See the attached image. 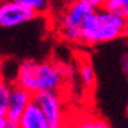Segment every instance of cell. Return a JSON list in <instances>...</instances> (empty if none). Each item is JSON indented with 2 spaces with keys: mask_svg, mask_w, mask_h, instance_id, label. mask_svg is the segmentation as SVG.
I'll use <instances>...</instances> for the list:
<instances>
[{
  "mask_svg": "<svg viewBox=\"0 0 128 128\" xmlns=\"http://www.w3.org/2000/svg\"><path fill=\"white\" fill-rule=\"evenodd\" d=\"M16 84L28 92H63L66 80L61 72V63L49 60H25L18 66Z\"/></svg>",
  "mask_w": 128,
  "mask_h": 128,
  "instance_id": "cell-1",
  "label": "cell"
},
{
  "mask_svg": "<svg viewBox=\"0 0 128 128\" xmlns=\"http://www.w3.org/2000/svg\"><path fill=\"white\" fill-rule=\"evenodd\" d=\"M127 20L110 13L103 7L96 8L82 24L81 35L84 45H96L113 42L125 35Z\"/></svg>",
  "mask_w": 128,
  "mask_h": 128,
  "instance_id": "cell-2",
  "label": "cell"
},
{
  "mask_svg": "<svg viewBox=\"0 0 128 128\" xmlns=\"http://www.w3.org/2000/svg\"><path fill=\"white\" fill-rule=\"evenodd\" d=\"M96 8L98 7L88 0H70L63 7L57 20V31L60 36L71 43H82V24Z\"/></svg>",
  "mask_w": 128,
  "mask_h": 128,
  "instance_id": "cell-3",
  "label": "cell"
},
{
  "mask_svg": "<svg viewBox=\"0 0 128 128\" xmlns=\"http://www.w3.org/2000/svg\"><path fill=\"white\" fill-rule=\"evenodd\" d=\"M32 102L38 106L48 121L54 128H66L70 114L64 106V98L61 92H39L32 95Z\"/></svg>",
  "mask_w": 128,
  "mask_h": 128,
  "instance_id": "cell-4",
  "label": "cell"
},
{
  "mask_svg": "<svg viewBox=\"0 0 128 128\" xmlns=\"http://www.w3.org/2000/svg\"><path fill=\"white\" fill-rule=\"evenodd\" d=\"M36 18V14L14 0H0V28H14Z\"/></svg>",
  "mask_w": 128,
  "mask_h": 128,
  "instance_id": "cell-5",
  "label": "cell"
},
{
  "mask_svg": "<svg viewBox=\"0 0 128 128\" xmlns=\"http://www.w3.org/2000/svg\"><path fill=\"white\" fill-rule=\"evenodd\" d=\"M32 100V93L24 89L17 84L11 85L10 88V95H8V103H7V113L6 117L8 121L18 122L21 114L24 113L25 107L31 103Z\"/></svg>",
  "mask_w": 128,
  "mask_h": 128,
  "instance_id": "cell-6",
  "label": "cell"
},
{
  "mask_svg": "<svg viewBox=\"0 0 128 128\" xmlns=\"http://www.w3.org/2000/svg\"><path fill=\"white\" fill-rule=\"evenodd\" d=\"M20 128H54L48 121L38 106L31 100L18 120Z\"/></svg>",
  "mask_w": 128,
  "mask_h": 128,
  "instance_id": "cell-7",
  "label": "cell"
},
{
  "mask_svg": "<svg viewBox=\"0 0 128 128\" xmlns=\"http://www.w3.org/2000/svg\"><path fill=\"white\" fill-rule=\"evenodd\" d=\"M66 128H110L109 124L99 116L82 113L78 116H70Z\"/></svg>",
  "mask_w": 128,
  "mask_h": 128,
  "instance_id": "cell-8",
  "label": "cell"
},
{
  "mask_svg": "<svg viewBox=\"0 0 128 128\" xmlns=\"http://www.w3.org/2000/svg\"><path fill=\"white\" fill-rule=\"evenodd\" d=\"M78 78L81 81V85H82L85 89H90V88L95 86V82H96V74L93 71L92 64L89 63L88 60H82L78 66Z\"/></svg>",
  "mask_w": 128,
  "mask_h": 128,
  "instance_id": "cell-9",
  "label": "cell"
},
{
  "mask_svg": "<svg viewBox=\"0 0 128 128\" xmlns=\"http://www.w3.org/2000/svg\"><path fill=\"white\" fill-rule=\"evenodd\" d=\"M103 8L128 20V0H106Z\"/></svg>",
  "mask_w": 128,
  "mask_h": 128,
  "instance_id": "cell-10",
  "label": "cell"
},
{
  "mask_svg": "<svg viewBox=\"0 0 128 128\" xmlns=\"http://www.w3.org/2000/svg\"><path fill=\"white\" fill-rule=\"evenodd\" d=\"M14 2L22 4L24 7H28L36 16L46 14L50 10V0H14Z\"/></svg>",
  "mask_w": 128,
  "mask_h": 128,
  "instance_id": "cell-11",
  "label": "cell"
},
{
  "mask_svg": "<svg viewBox=\"0 0 128 128\" xmlns=\"http://www.w3.org/2000/svg\"><path fill=\"white\" fill-rule=\"evenodd\" d=\"M11 84L0 77V118L6 117L7 113V103H8V95Z\"/></svg>",
  "mask_w": 128,
  "mask_h": 128,
  "instance_id": "cell-12",
  "label": "cell"
},
{
  "mask_svg": "<svg viewBox=\"0 0 128 128\" xmlns=\"http://www.w3.org/2000/svg\"><path fill=\"white\" fill-rule=\"evenodd\" d=\"M89 3H92L95 7H98V8H100V7H103V4L106 3V0H88Z\"/></svg>",
  "mask_w": 128,
  "mask_h": 128,
  "instance_id": "cell-13",
  "label": "cell"
},
{
  "mask_svg": "<svg viewBox=\"0 0 128 128\" xmlns=\"http://www.w3.org/2000/svg\"><path fill=\"white\" fill-rule=\"evenodd\" d=\"M6 128H20V127H18V122L8 121V120H7V125H6Z\"/></svg>",
  "mask_w": 128,
  "mask_h": 128,
  "instance_id": "cell-14",
  "label": "cell"
},
{
  "mask_svg": "<svg viewBox=\"0 0 128 128\" xmlns=\"http://www.w3.org/2000/svg\"><path fill=\"white\" fill-rule=\"evenodd\" d=\"M124 70L128 72V54L124 57Z\"/></svg>",
  "mask_w": 128,
  "mask_h": 128,
  "instance_id": "cell-15",
  "label": "cell"
},
{
  "mask_svg": "<svg viewBox=\"0 0 128 128\" xmlns=\"http://www.w3.org/2000/svg\"><path fill=\"white\" fill-rule=\"evenodd\" d=\"M125 35H128V20H127V25H125Z\"/></svg>",
  "mask_w": 128,
  "mask_h": 128,
  "instance_id": "cell-16",
  "label": "cell"
}]
</instances>
